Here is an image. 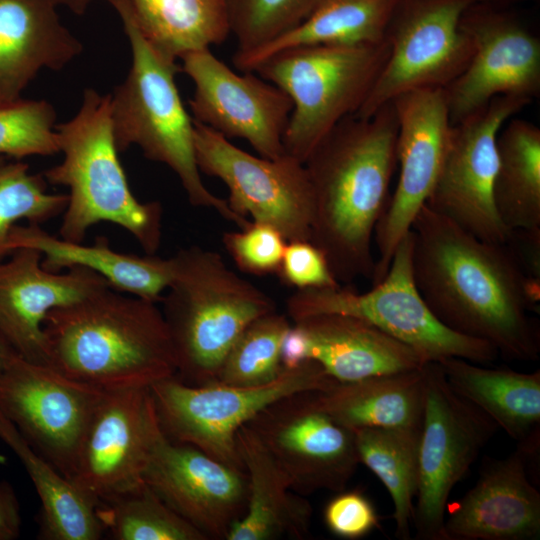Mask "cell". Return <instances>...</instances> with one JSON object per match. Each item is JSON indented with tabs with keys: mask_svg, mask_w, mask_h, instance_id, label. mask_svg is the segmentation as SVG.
<instances>
[{
	"mask_svg": "<svg viewBox=\"0 0 540 540\" xmlns=\"http://www.w3.org/2000/svg\"><path fill=\"white\" fill-rule=\"evenodd\" d=\"M535 455L517 445L505 458H485L475 485L447 505L445 540L539 539L540 493L528 472Z\"/></svg>",
	"mask_w": 540,
	"mask_h": 540,
	"instance_id": "22",
	"label": "cell"
},
{
	"mask_svg": "<svg viewBox=\"0 0 540 540\" xmlns=\"http://www.w3.org/2000/svg\"><path fill=\"white\" fill-rule=\"evenodd\" d=\"M56 0H0V104L21 98L43 68L61 70L83 50Z\"/></svg>",
	"mask_w": 540,
	"mask_h": 540,
	"instance_id": "23",
	"label": "cell"
},
{
	"mask_svg": "<svg viewBox=\"0 0 540 540\" xmlns=\"http://www.w3.org/2000/svg\"><path fill=\"white\" fill-rule=\"evenodd\" d=\"M276 274L283 284L296 290L341 285L331 272L323 252L309 240L286 243Z\"/></svg>",
	"mask_w": 540,
	"mask_h": 540,
	"instance_id": "40",
	"label": "cell"
},
{
	"mask_svg": "<svg viewBox=\"0 0 540 540\" xmlns=\"http://www.w3.org/2000/svg\"><path fill=\"white\" fill-rule=\"evenodd\" d=\"M389 53L386 39L376 44H319L287 49L260 63L253 72L292 102L285 153L304 163L340 121L356 114Z\"/></svg>",
	"mask_w": 540,
	"mask_h": 540,
	"instance_id": "7",
	"label": "cell"
},
{
	"mask_svg": "<svg viewBox=\"0 0 540 540\" xmlns=\"http://www.w3.org/2000/svg\"><path fill=\"white\" fill-rule=\"evenodd\" d=\"M6 161V158L4 156H0V164L4 163Z\"/></svg>",
	"mask_w": 540,
	"mask_h": 540,
	"instance_id": "49",
	"label": "cell"
},
{
	"mask_svg": "<svg viewBox=\"0 0 540 540\" xmlns=\"http://www.w3.org/2000/svg\"><path fill=\"white\" fill-rule=\"evenodd\" d=\"M128 1L145 38L171 60L220 45L230 35L226 0Z\"/></svg>",
	"mask_w": 540,
	"mask_h": 540,
	"instance_id": "32",
	"label": "cell"
},
{
	"mask_svg": "<svg viewBox=\"0 0 540 540\" xmlns=\"http://www.w3.org/2000/svg\"><path fill=\"white\" fill-rule=\"evenodd\" d=\"M182 70L193 82V120L227 139L246 140L259 156L285 153L284 134L292 111L289 96L253 71L239 74L210 48L186 53Z\"/></svg>",
	"mask_w": 540,
	"mask_h": 540,
	"instance_id": "19",
	"label": "cell"
},
{
	"mask_svg": "<svg viewBox=\"0 0 540 540\" xmlns=\"http://www.w3.org/2000/svg\"><path fill=\"white\" fill-rule=\"evenodd\" d=\"M410 230L413 280L436 319L507 359L538 360L540 331L529 313L540 281L524 274L507 245L479 239L425 204Z\"/></svg>",
	"mask_w": 540,
	"mask_h": 540,
	"instance_id": "1",
	"label": "cell"
},
{
	"mask_svg": "<svg viewBox=\"0 0 540 540\" xmlns=\"http://www.w3.org/2000/svg\"><path fill=\"white\" fill-rule=\"evenodd\" d=\"M397 136L390 102L368 118H344L304 162L313 195L310 241L340 284L372 278V242L390 198Z\"/></svg>",
	"mask_w": 540,
	"mask_h": 540,
	"instance_id": "2",
	"label": "cell"
},
{
	"mask_svg": "<svg viewBox=\"0 0 540 540\" xmlns=\"http://www.w3.org/2000/svg\"><path fill=\"white\" fill-rule=\"evenodd\" d=\"M67 203L68 194L49 193L43 174L31 173L27 163L0 164V261L9 256L8 238L17 222L42 225L63 214Z\"/></svg>",
	"mask_w": 540,
	"mask_h": 540,
	"instance_id": "36",
	"label": "cell"
},
{
	"mask_svg": "<svg viewBox=\"0 0 540 540\" xmlns=\"http://www.w3.org/2000/svg\"><path fill=\"white\" fill-rule=\"evenodd\" d=\"M8 251L28 247L42 254L43 268L60 272L75 267L93 271L103 277L110 287L155 303L161 301L174 273V260L155 254L140 256L114 250L106 237L85 245L57 238L41 225L16 224L8 238Z\"/></svg>",
	"mask_w": 540,
	"mask_h": 540,
	"instance_id": "25",
	"label": "cell"
},
{
	"mask_svg": "<svg viewBox=\"0 0 540 540\" xmlns=\"http://www.w3.org/2000/svg\"><path fill=\"white\" fill-rule=\"evenodd\" d=\"M523 0H478L480 3H485L497 7H507L508 5Z\"/></svg>",
	"mask_w": 540,
	"mask_h": 540,
	"instance_id": "47",
	"label": "cell"
},
{
	"mask_svg": "<svg viewBox=\"0 0 540 540\" xmlns=\"http://www.w3.org/2000/svg\"><path fill=\"white\" fill-rule=\"evenodd\" d=\"M398 0H314L305 19L264 46L235 52L233 64L241 72L254 69L272 55L308 45L376 44L386 31Z\"/></svg>",
	"mask_w": 540,
	"mask_h": 540,
	"instance_id": "28",
	"label": "cell"
},
{
	"mask_svg": "<svg viewBox=\"0 0 540 540\" xmlns=\"http://www.w3.org/2000/svg\"><path fill=\"white\" fill-rule=\"evenodd\" d=\"M421 426L354 430L359 462L378 477L390 494L395 536L400 540L411 538L419 481Z\"/></svg>",
	"mask_w": 540,
	"mask_h": 540,
	"instance_id": "33",
	"label": "cell"
},
{
	"mask_svg": "<svg viewBox=\"0 0 540 540\" xmlns=\"http://www.w3.org/2000/svg\"><path fill=\"white\" fill-rule=\"evenodd\" d=\"M163 435L150 388L105 390L70 482L96 507L141 486L150 454Z\"/></svg>",
	"mask_w": 540,
	"mask_h": 540,
	"instance_id": "16",
	"label": "cell"
},
{
	"mask_svg": "<svg viewBox=\"0 0 540 540\" xmlns=\"http://www.w3.org/2000/svg\"><path fill=\"white\" fill-rule=\"evenodd\" d=\"M6 458L4 455L0 454V463H5Z\"/></svg>",
	"mask_w": 540,
	"mask_h": 540,
	"instance_id": "48",
	"label": "cell"
},
{
	"mask_svg": "<svg viewBox=\"0 0 540 540\" xmlns=\"http://www.w3.org/2000/svg\"><path fill=\"white\" fill-rule=\"evenodd\" d=\"M290 327L288 317L277 311L252 321L226 354L217 382L248 387L275 380L283 368L282 344Z\"/></svg>",
	"mask_w": 540,
	"mask_h": 540,
	"instance_id": "35",
	"label": "cell"
},
{
	"mask_svg": "<svg viewBox=\"0 0 540 540\" xmlns=\"http://www.w3.org/2000/svg\"><path fill=\"white\" fill-rule=\"evenodd\" d=\"M110 94L84 90L77 114L56 124L63 160L42 174L69 189L59 228L61 238L81 243L90 227L109 222L128 231L146 254H155L162 234V206L132 193L114 142Z\"/></svg>",
	"mask_w": 540,
	"mask_h": 540,
	"instance_id": "5",
	"label": "cell"
},
{
	"mask_svg": "<svg viewBox=\"0 0 540 540\" xmlns=\"http://www.w3.org/2000/svg\"><path fill=\"white\" fill-rule=\"evenodd\" d=\"M411 230L398 244L383 279L365 293L349 287L295 290L286 300L293 322L317 314H343L366 320L413 348L426 362L450 357L486 365L499 353L490 344L458 334L432 314L412 274Z\"/></svg>",
	"mask_w": 540,
	"mask_h": 540,
	"instance_id": "8",
	"label": "cell"
},
{
	"mask_svg": "<svg viewBox=\"0 0 540 540\" xmlns=\"http://www.w3.org/2000/svg\"><path fill=\"white\" fill-rule=\"evenodd\" d=\"M294 324L305 337L306 358L338 382L410 371L427 363L413 348L358 317L317 314Z\"/></svg>",
	"mask_w": 540,
	"mask_h": 540,
	"instance_id": "24",
	"label": "cell"
},
{
	"mask_svg": "<svg viewBox=\"0 0 540 540\" xmlns=\"http://www.w3.org/2000/svg\"><path fill=\"white\" fill-rule=\"evenodd\" d=\"M14 354H17L0 336V373Z\"/></svg>",
	"mask_w": 540,
	"mask_h": 540,
	"instance_id": "46",
	"label": "cell"
},
{
	"mask_svg": "<svg viewBox=\"0 0 540 540\" xmlns=\"http://www.w3.org/2000/svg\"><path fill=\"white\" fill-rule=\"evenodd\" d=\"M104 392L14 354L0 373V413L70 481Z\"/></svg>",
	"mask_w": 540,
	"mask_h": 540,
	"instance_id": "14",
	"label": "cell"
},
{
	"mask_svg": "<svg viewBox=\"0 0 540 540\" xmlns=\"http://www.w3.org/2000/svg\"><path fill=\"white\" fill-rule=\"evenodd\" d=\"M497 213L509 230L540 228V129L510 118L497 136Z\"/></svg>",
	"mask_w": 540,
	"mask_h": 540,
	"instance_id": "31",
	"label": "cell"
},
{
	"mask_svg": "<svg viewBox=\"0 0 540 540\" xmlns=\"http://www.w3.org/2000/svg\"><path fill=\"white\" fill-rule=\"evenodd\" d=\"M157 303L106 286L50 310L43 322L48 366L103 390L150 388L176 375Z\"/></svg>",
	"mask_w": 540,
	"mask_h": 540,
	"instance_id": "3",
	"label": "cell"
},
{
	"mask_svg": "<svg viewBox=\"0 0 540 540\" xmlns=\"http://www.w3.org/2000/svg\"><path fill=\"white\" fill-rule=\"evenodd\" d=\"M236 445L248 476V503L244 516L227 540L304 539L309 535L312 507L292 492L286 474L255 433L245 424Z\"/></svg>",
	"mask_w": 540,
	"mask_h": 540,
	"instance_id": "26",
	"label": "cell"
},
{
	"mask_svg": "<svg viewBox=\"0 0 540 540\" xmlns=\"http://www.w3.org/2000/svg\"><path fill=\"white\" fill-rule=\"evenodd\" d=\"M162 296L176 376L190 385L217 382L229 349L255 319L276 311L275 301L231 270L219 253L199 246L180 249Z\"/></svg>",
	"mask_w": 540,
	"mask_h": 540,
	"instance_id": "6",
	"label": "cell"
},
{
	"mask_svg": "<svg viewBox=\"0 0 540 540\" xmlns=\"http://www.w3.org/2000/svg\"><path fill=\"white\" fill-rule=\"evenodd\" d=\"M97 514L116 540H207L145 483L99 504Z\"/></svg>",
	"mask_w": 540,
	"mask_h": 540,
	"instance_id": "34",
	"label": "cell"
},
{
	"mask_svg": "<svg viewBox=\"0 0 540 540\" xmlns=\"http://www.w3.org/2000/svg\"><path fill=\"white\" fill-rule=\"evenodd\" d=\"M315 393L284 396L246 424L300 495L346 489L360 464L354 431L326 413Z\"/></svg>",
	"mask_w": 540,
	"mask_h": 540,
	"instance_id": "15",
	"label": "cell"
},
{
	"mask_svg": "<svg viewBox=\"0 0 540 540\" xmlns=\"http://www.w3.org/2000/svg\"><path fill=\"white\" fill-rule=\"evenodd\" d=\"M423 370L419 481L412 524L416 539L445 540L450 494L499 427L451 388L438 362L425 363Z\"/></svg>",
	"mask_w": 540,
	"mask_h": 540,
	"instance_id": "10",
	"label": "cell"
},
{
	"mask_svg": "<svg viewBox=\"0 0 540 540\" xmlns=\"http://www.w3.org/2000/svg\"><path fill=\"white\" fill-rule=\"evenodd\" d=\"M143 482L207 540H227L247 509L245 469L171 441L165 434L150 454Z\"/></svg>",
	"mask_w": 540,
	"mask_h": 540,
	"instance_id": "20",
	"label": "cell"
},
{
	"mask_svg": "<svg viewBox=\"0 0 540 540\" xmlns=\"http://www.w3.org/2000/svg\"><path fill=\"white\" fill-rule=\"evenodd\" d=\"M22 517L20 503L11 484L0 481V540H15L20 536Z\"/></svg>",
	"mask_w": 540,
	"mask_h": 540,
	"instance_id": "43",
	"label": "cell"
},
{
	"mask_svg": "<svg viewBox=\"0 0 540 540\" xmlns=\"http://www.w3.org/2000/svg\"><path fill=\"white\" fill-rule=\"evenodd\" d=\"M0 439L17 455L40 498L42 540H97L104 533L97 507L39 454L0 413Z\"/></svg>",
	"mask_w": 540,
	"mask_h": 540,
	"instance_id": "30",
	"label": "cell"
},
{
	"mask_svg": "<svg viewBox=\"0 0 540 540\" xmlns=\"http://www.w3.org/2000/svg\"><path fill=\"white\" fill-rule=\"evenodd\" d=\"M398 120V182L380 217L373 241L379 257L372 285L385 276L394 252L429 198L442 167L452 124L444 88L409 91L392 101Z\"/></svg>",
	"mask_w": 540,
	"mask_h": 540,
	"instance_id": "18",
	"label": "cell"
},
{
	"mask_svg": "<svg viewBox=\"0 0 540 540\" xmlns=\"http://www.w3.org/2000/svg\"><path fill=\"white\" fill-rule=\"evenodd\" d=\"M123 24L131 66L110 94L112 133L118 152L137 145L144 156L167 165L178 177L189 203L215 210L240 229L251 221L231 210L226 199L204 185L194 148V120L186 111L175 76L176 61L155 49L137 26L128 0H106Z\"/></svg>",
	"mask_w": 540,
	"mask_h": 540,
	"instance_id": "4",
	"label": "cell"
},
{
	"mask_svg": "<svg viewBox=\"0 0 540 540\" xmlns=\"http://www.w3.org/2000/svg\"><path fill=\"white\" fill-rule=\"evenodd\" d=\"M305 360H307L305 337L301 329L296 324H293L283 340L281 350L282 366L292 368Z\"/></svg>",
	"mask_w": 540,
	"mask_h": 540,
	"instance_id": "44",
	"label": "cell"
},
{
	"mask_svg": "<svg viewBox=\"0 0 540 540\" xmlns=\"http://www.w3.org/2000/svg\"><path fill=\"white\" fill-rule=\"evenodd\" d=\"M222 242L237 268L256 276L276 274L287 243L273 226L253 221L240 231L225 232Z\"/></svg>",
	"mask_w": 540,
	"mask_h": 540,
	"instance_id": "39",
	"label": "cell"
},
{
	"mask_svg": "<svg viewBox=\"0 0 540 540\" xmlns=\"http://www.w3.org/2000/svg\"><path fill=\"white\" fill-rule=\"evenodd\" d=\"M323 518L333 535L347 540L363 538L379 527L374 504L359 490L336 492L327 502Z\"/></svg>",
	"mask_w": 540,
	"mask_h": 540,
	"instance_id": "41",
	"label": "cell"
},
{
	"mask_svg": "<svg viewBox=\"0 0 540 540\" xmlns=\"http://www.w3.org/2000/svg\"><path fill=\"white\" fill-rule=\"evenodd\" d=\"M0 261V336L23 359L48 365L43 322L47 313L110 286L97 273L75 267L43 268L42 254L18 248Z\"/></svg>",
	"mask_w": 540,
	"mask_h": 540,
	"instance_id": "21",
	"label": "cell"
},
{
	"mask_svg": "<svg viewBox=\"0 0 540 540\" xmlns=\"http://www.w3.org/2000/svg\"><path fill=\"white\" fill-rule=\"evenodd\" d=\"M532 100L501 95L452 125L441 170L425 205L479 239L506 243L510 231L494 202L497 136Z\"/></svg>",
	"mask_w": 540,
	"mask_h": 540,
	"instance_id": "13",
	"label": "cell"
},
{
	"mask_svg": "<svg viewBox=\"0 0 540 540\" xmlns=\"http://www.w3.org/2000/svg\"><path fill=\"white\" fill-rule=\"evenodd\" d=\"M55 126V109L46 100L0 104V156L21 160L60 152Z\"/></svg>",
	"mask_w": 540,
	"mask_h": 540,
	"instance_id": "38",
	"label": "cell"
},
{
	"mask_svg": "<svg viewBox=\"0 0 540 540\" xmlns=\"http://www.w3.org/2000/svg\"><path fill=\"white\" fill-rule=\"evenodd\" d=\"M94 0H56L58 5L65 6L72 13L82 15Z\"/></svg>",
	"mask_w": 540,
	"mask_h": 540,
	"instance_id": "45",
	"label": "cell"
},
{
	"mask_svg": "<svg viewBox=\"0 0 540 540\" xmlns=\"http://www.w3.org/2000/svg\"><path fill=\"white\" fill-rule=\"evenodd\" d=\"M505 244L524 274L540 281V228L511 230Z\"/></svg>",
	"mask_w": 540,
	"mask_h": 540,
	"instance_id": "42",
	"label": "cell"
},
{
	"mask_svg": "<svg viewBox=\"0 0 540 540\" xmlns=\"http://www.w3.org/2000/svg\"><path fill=\"white\" fill-rule=\"evenodd\" d=\"M475 2L398 0L386 31L388 59L354 115L368 118L403 93L445 88L454 81L473 55V44L460 21Z\"/></svg>",
	"mask_w": 540,
	"mask_h": 540,
	"instance_id": "11",
	"label": "cell"
},
{
	"mask_svg": "<svg viewBox=\"0 0 540 540\" xmlns=\"http://www.w3.org/2000/svg\"><path fill=\"white\" fill-rule=\"evenodd\" d=\"M424 365L410 371L336 382L328 389L316 391L317 403L353 431L420 425L424 410Z\"/></svg>",
	"mask_w": 540,
	"mask_h": 540,
	"instance_id": "29",
	"label": "cell"
},
{
	"mask_svg": "<svg viewBox=\"0 0 540 540\" xmlns=\"http://www.w3.org/2000/svg\"><path fill=\"white\" fill-rule=\"evenodd\" d=\"M438 363L456 393L487 414L517 445L539 450L540 370L492 369L458 357Z\"/></svg>",
	"mask_w": 540,
	"mask_h": 540,
	"instance_id": "27",
	"label": "cell"
},
{
	"mask_svg": "<svg viewBox=\"0 0 540 540\" xmlns=\"http://www.w3.org/2000/svg\"><path fill=\"white\" fill-rule=\"evenodd\" d=\"M505 8L475 2L461 17L474 51L465 70L444 88L452 125L497 96L533 100L540 92V40Z\"/></svg>",
	"mask_w": 540,
	"mask_h": 540,
	"instance_id": "17",
	"label": "cell"
},
{
	"mask_svg": "<svg viewBox=\"0 0 540 540\" xmlns=\"http://www.w3.org/2000/svg\"><path fill=\"white\" fill-rule=\"evenodd\" d=\"M194 148L200 172L226 185L233 212L273 226L287 242L310 241L313 195L303 162L254 156L196 121Z\"/></svg>",
	"mask_w": 540,
	"mask_h": 540,
	"instance_id": "12",
	"label": "cell"
},
{
	"mask_svg": "<svg viewBox=\"0 0 540 540\" xmlns=\"http://www.w3.org/2000/svg\"><path fill=\"white\" fill-rule=\"evenodd\" d=\"M336 381L322 366L307 359L283 367L278 377L260 386H230L219 382L190 385L176 375L150 387L165 436L192 445L228 465L244 468L236 434L274 401L298 392L328 389Z\"/></svg>",
	"mask_w": 540,
	"mask_h": 540,
	"instance_id": "9",
	"label": "cell"
},
{
	"mask_svg": "<svg viewBox=\"0 0 540 540\" xmlns=\"http://www.w3.org/2000/svg\"><path fill=\"white\" fill-rule=\"evenodd\" d=\"M314 0H226L230 34L236 52L264 46L295 28L308 15Z\"/></svg>",
	"mask_w": 540,
	"mask_h": 540,
	"instance_id": "37",
	"label": "cell"
}]
</instances>
